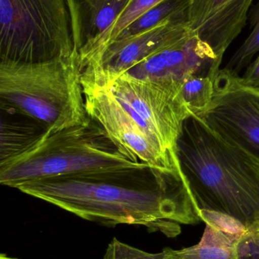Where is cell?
Segmentation results:
<instances>
[{
	"mask_svg": "<svg viewBox=\"0 0 259 259\" xmlns=\"http://www.w3.org/2000/svg\"><path fill=\"white\" fill-rule=\"evenodd\" d=\"M18 190L75 215L107 227H143L173 238L181 225L201 222L180 169H134L25 183Z\"/></svg>",
	"mask_w": 259,
	"mask_h": 259,
	"instance_id": "6da1fadb",
	"label": "cell"
},
{
	"mask_svg": "<svg viewBox=\"0 0 259 259\" xmlns=\"http://www.w3.org/2000/svg\"><path fill=\"white\" fill-rule=\"evenodd\" d=\"M181 171L199 210L218 211L259 231V163L192 115L176 144Z\"/></svg>",
	"mask_w": 259,
	"mask_h": 259,
	"instance_id": "7a4b0ae2",
	"label": "cell"
},
{
	"mask_svg": "<svg viewBox=\"0 0 259 259\" xmlns=\"http://www.w3.org/2000/svg\"><path fill=\"white\" fill-rule=\"evenodd\" d=\"M147 167L151 166L131 160L90 118L80 125L53 134L47 132L22 152L0 161V183L17 189L36 180Z\"/></svg>",
	"mask_w": 259,
	"mask_h": 259,
	"instance_id": "3957f363",
	"label": "cell"
},
{
	"mask_svg": "<svg viewBox=\"0 0 259 259\" xmlns=\"http://www.w3.org/2000/svg\"><path fill=\"white\" fill-rule=\"evenodd\" d=\"M0 98L1 108L33 120L48 134L90 118L76 52L69 57L36 63L0 62Z\"/></svg>",
	"mask_w": 259,
	"mask_h": 259,
	"instance_id": "277c9868",
	"label": "cell"
},
{
	"mask_svg": "<svg viewBox=\"0 0 259 259\" xmlns=\"http://www.w3.org/2000/svg\"><path fill=\"white\" fill-rule=\"evenodd\" d=\"M74 53L66 0H0V62L36 63Z\"/></svg>",
	"mask_w": 259,
	"mask_h": 259,
	"instance_id": "5b68a950",
	"label": "cell"
},
{
	"mask_svg": "<svg viewBox=\"0 0 259 259\" xmlns=\"http://www.w3.org/2000/svg\"><path fill=\"white\" fill-rule=\"evenodd\" d=\"M182 84L136 78L124 73L103 87L110 90L149 135L176 154L184 122L192 115L181 95Z\"/></svg>",
	"mask_w": 259,
	"mask_h": 259,
	"instance_id": "8992f818",
	"label": "cell"
},
{
	"mask_svg": "<svg viewBox=\"0 0 259 259\" xmlns=\"http://www.w3.org/2000/svg\"><path fill=\"white\" fill-rule=\"evenodd\" d=\"M239 77L220 69L213 80L212 103L200 118L259 163V90L245 86Z\"/></svg>",
	"mask_w": 259,
	"mask_h": 259,
	"instance_id": "52a82bcc",
	"label": "cell"
},
{
	"mask_svg": "<svg viewBox=\"0 0 259 259\" xmlns=\"http://www.w3.org/2000/svg\"><path fill=\"white\" fill-rule=\"evenodd\" d=\"M88 117L97 121L131 160L164 170L180 169L174 152L147 134L106 87L82 85Z\"/></svg>",
	"mask_w": 259,
	"mask_h": 259,
	"instance_id": "ba28073f",
	"label": "cell"
},
{
	"mask_svg": "<svg viewBox=\"0 0 259 259\" xmlns=\"http://www.w3.org/2000/svg\"><path fill=\"white\" fill-rule=\"evenodd\" d=\"M193 33L187 21H168L135 36L115 41L85 63L82 84L103 87L135 65Z\"/></svg>",
	"mask_w": 259,
	"mask_h": 259,
	"instance_id": "9c48e42d",
	"label": "cell"
},
{
	"mask_svg": "<svg viewBox=\"0 0 259 259\" xmlns=\"http://www.w3.org/2000/svg\"><path fill=\"white\" fill-rule=\"evenodd\" d=\"M220 66L212 49L193 33L126 73L136 78L182 83L193 74L208 75L214 80Z\"/></svg>",
	"mask_w": 259,
	"mask_h": 259,
	"instance_id": "30bf717a",
	"label": "cell"
},
{
	"mask_svg": "<svg viewBox=\"0 0 259 259\" xmlns=\"http://www.w3.org/2000/svg\"><path fill=\"white\" fill-rule=\"evenodd\" d=\"M253 0H190L189 26L221 65L225 52L246 25Z\"/></svg>",
	"mask_w": 259,
	"mask_h": 259,
	"instance_id": "8fae6325",
	"label": "cell"
},
{
	"mask_svg": "<svg viewBox=\"0 0 259 259\" xmlns=\"http://www.w3.org/2000/svg\"><path fill=\"white\" fill-rule=\"evenodd\" d=\"M74 50L91 47L115 22L132 0H66Z\"/></svg>",
	"mask_w": 259,
	"mask_h": 259,
	"instance_id": "7c38bea8",
	"label": "cell"
},
{
	"mask_svg": "<svg viewBox=\"0 0 259 259\" xmlns=\"http://www.w3.org/2000/svg\"><path fill=\"white\" fill-rule=\"evenodd\" d=\"M241 238L206 225L198 244L179 250L170 249V252L173 259H237Z\"/></svg>",
	"mask_w": 259,
	"mask_h": 259,
	"instance_id": "4fadbf2b",
	"label": "cell"
},
{
	"mask_svg": "<svg viewBox=\"0 0 259 259\" xmlns=\"http://www.w3.org/2000/svg\"><path fill=\"white\" fill-rule=\"evenodd\" d=\"M190 6V0H164L131 23L113 42L144 33L168 21L189 22Z\"/></svg>",
	"mask_w": 259,
	"mask_h": 259,
	"instance_id": "5bb4252c",
	"label": "cell"
},
{
	"mask_svg": "<svg viewBox=\"0 0 259 259\" xmlns=\"http://www.w3.org/2000/svg\"><path fill=\"white\" fill-rule=\"evenodd\" d=\"M47 132L46 129L36 121L32 123L30 121L29 124L21 121L12 122L2 117L0 161L22 152Z\"/></svg>",
	"mask_w": 259,
	"mask_h": 259,
	"instance_id": "9a60e30c",
	"label": "cell"
},
{
	"mask_svg": "<svg viewBox=\"0 0 259 259\" xmlns=\"http://www.w3.org/2000/svg\"><path fill=\"white\" fill-rule=\"evenodd\" d=\"M163 1L164 0H132L105 33L91 47L78 55L80 64L85 63L98 54L106 46L111 44L131 23Z\"/></svg>",
	"mask_w": 259,
	"mask_h": 259,
	"instance_id": "2e32d148",
	"label": "cell"
},
{
	"mask_svg": "<svg viewBox=\"0 0 259 259\" xmlns=\"http://www.w3.org/2000/svg\"><path fill=\"white\" fill-rule=\"evenodd\" d=\"M214 91V82L210 76L193 74L182 83L181 95L192 115L201 118L211 106Z\"/></svg>",
	"mask_w": 259,
	"mask_h": 259,
	"instance_id": "e0dca14e",
	"label": "cell"
},
{
	"mask_svg": "<svg viewBox=\"0 0 259 259\" xmlns=\"http://www.w3.org/2000/svg\"><path fill=\"white\" fill-rule=\"evenodd\" d=\"M250 19L252 31L225 68L235 76L250 65L252 58L259 52V2L252 11Z\"/></svg>",
	"mask_w": 259,
	"mask_h": 259,
	"instance_id": "ac0fdd59",
	"label": "cell"
},
{
	"mask_svg": "<svg viewBox=\"0 0 259 259\" xmlns=\"http://www.w3.org/2000/svg\"><path fill=\"white\" fill-rule=\"evenodd\" d=\"M103 259H173L170 248H166L161 252H146L134 247L117 238H114L108 244Z\"/></svg>",
	"mask_w": 259,
	"mask_h": 259,
	"instance_id": "d6986e66",
	"label": "cell"
},
{
	"mask_svg": "<svg viewBox=\"0 0 259 259\" xmlns=\"http://www.w3.org/2000/svg\"><path fill=\"white\" fill-rule=\"evenodd\" d=\"M201 220L226 234L243 237L249 231L246 227L237 219L218 211L199 210Z\"/></svg>",
	"mask_w": 259,
	"mask_h": 259,
	"instance_id": "ffe728a7",
	"label": "cell"
},
{
	"mask_svg": "<svg viewBox=\"0 0 259 259\" xmlns=\"http://www.w3.org/2000/svg\"><path fill=\"white\" fill-rule=\"evenodd\" d=\"M237 259H259V231L248 232L240 239Z\"/></svg>",
	"mask_w": 259,
	"mask_h": 259,
	"instance_id": "44dd1931",
	"label": "cell"
},
{
	"mask_svg": "<svg viewBox=\"0 0 259 259\" xmlns=\"http://www.w3.org/2000/svg\"><path fill=\"white\" fill-rule=\"evenodd\" d=\"M239 79L245 86L259 90V56L248 66L243 77H239Z\"/></svg>",
	"mask_w": 259,
	"mask_h": 259,
	"instance_id": "7402d4cb",
	"label": "cell"
},
{
	"mask_svg": "<svg viewBox=\"0 0 259 259\" xmlns=\"http://www.w3.org/2000/svg\"><path fill=\"white\" fill-rule=\"evenodd\" d=\"M0 259H15L13 258H11V257L8 256V255H5V254H1V256H0Z\"/></svg>",
	"mask_w": 259,
	"mask_h": 259,
	"instance_id": "603a6c76",
	"label": "cell"
}]
</instances>
